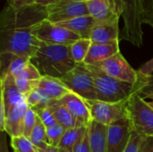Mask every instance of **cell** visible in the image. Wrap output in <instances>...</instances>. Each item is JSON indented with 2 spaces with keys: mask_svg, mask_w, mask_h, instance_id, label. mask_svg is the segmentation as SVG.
<instances>
[{
  "mask_svg": "<svg viewBox=\"0 0 153 152\" xmlns=\"http://www.w3.org/2000/svg\"><path fill=\"white\" fill-rule=\"evenodd\" d=\"M30 140L37 149L44 150L51 146L47 135V128L39 118L38 119L37 124L30 133Z\"/></svg>",
  "mask_w": 153,
  "mask_h": 152,
  "instance_id": "obj_24",
  "label": "cell"
},
{
  "mask_svg": "<svg viewBox=\"0 0 153 152\" xmlns=\"http://www.w3.org/2000/svg\"><path fill=\"white\" fill-rule=\"evenodd\" d=\"M42 76L60 79L78 64L74 60L70 46L40 43L37 52L30 58Z\"/></svg>",
  "mask_w": 153,
  "mask_h": 152,
  "instance_id": "obj_2",
  "label": "cell"
},
{
  "mask_svg": "<svg viewBox=\"0 0 153 152\" xmlns=\"http://www.w3.org/2000/svg\"><path fill=\"white\" fill-rule=\"evenodd\" d=\"M59 0H36V4H39L41 6H44V7H48L49 5L55 4Z\"/></svg>",
  "mask_w": 153,
  "mask_h": 152,
  "instance_id": "obj_41",
  "label": "cell"
},
{
  "mask_svg": "<svg viewBox=\"0 0 153 152\" xmlns=\"http://www.w3.org/2000/svg\"><path fill=\"white\" fill-rule=\"evenodd\" d=\"M92 42L90 39H80L70 46L72 56L76 64H82L88 55Z\"/></svg>",
  "mask_w": 153,
  "mask_h": 152,
  "instance_id": "obj_25",
  "label": "cell"
},
{
  "mask_svg": "<svg viewBox=\"0 0 153 152\" xmlns=\"http://www.w3.org/2000/svg\"><path fill=\"white\" fill-rule=\"evenodd\" d=\"M138 72L143 76H149L153 74V57L143 64L138 69Z\"/></svg>",
  "mask_w": 153,
  "mask_h": 152,
  "instance_id": "obj_37",
  "label": "cell"
},
{
  "mask_svg": "<svg viewBox=\"0 0 153 152\" xmlns=\"http://www.w3.org/2000/svg\"><path fill=\"white\" fill-rule=\"evenodd\" d=\"M132 129L127 119L108 126L107 152H124L130 140Z\"/></svg>",
  "mask_w": 153,
  "mask_h": 152,
  "instance_id": "obj_11",
  "label": "cell"
},
{
  "mask_svg": "<svg viewBox=\"0 0 153 152\" xmlns=\"http://www.w3.org/2000/svg\"><path fill=\"white\" fill-rule=\"evenodd\" d=\"M59 151L60 152H70V151H66V150H64V149H59Z\"/></svg>",
  "mask_w": 153,
  "mask_h": 152,
  "instance_id": "obj_45",
  "label": "cell"
},
{
  "mask_svg": "<svg viewBox=\"0 0 153 152\" xmlns=\"http://www.w3.org/2000/svg\"><path fill=\"white\" fill-rule=\"evenodd\" d=\"M108 126L92 121L90 125V143L91 152H107Z\"/></svg>",
  "mask_w": 153,
  "mask_h": 152,
  "instance_id": "obj_21",
  "label": "cell"
},
{
  "mask_svg": "<svg viewBox=\"0 0 153 152\" xmlns=\"http://www.w3.org/2000/svg\"><path fill=\"white\" fill-rule=\"evenodd\" d=\"M1 137H0V152H9L8 146H7V133L5 132H0Z\"/></svg>",
  "mask_w": 153,
  "mask_h": 152,
  "instance_id": "obj_39",
  "label": "cell"
},
{
  "mask_svg": "<svg viewBox=\"0 0 153 152\" xmlns=\"http://www.w3.org/2000/svg\"><path fill=\"white\" fill-rule=\"evenodd\" d=\"M13 152H14V151H13Z\"/></svg>",
  "mask_w": 153,
  "mask_h": 152,
  "instance_id": "obj_46",
  "label": "cell"
},
{
  "mask_svg": "<svg viewBox=\"0 0 153 152\" xmlns=\"http://www.w3.org/2000/svg\"><path fill=\"white\" fill-rule=\"evenodd\" d=\"M34 4H36V0H9L8 3V4L15 8H20L26 5H31Z\"/></svg>",
  "mask_w": 153,
  "mask_h": 152,
  "instance_id": "obj_38",
  "label": "cell"
},
{
  "mask_svg": "<svg viewBox=\"0 0 153 152\" xmlns=\"http://www.w3.org/2000/svg\"><path fill=\"white\" fill-rule=\"evenodd\" d=\"M10 143L14 152H37L30 138L23 135L12 137L10 139Z\"/></svg>",
  "mask_w": 153,
  "mask_h": 152,
  "instance_id": "obj_26",
  "label": "cell"
},
{
  "mask_svg": "<svg viewBox=\"0 0 153 152\" xmlns=\"http://www.w3.org/2000/svg\"><path fill=\"white\" fill-rule=\"evenodd\" d=\"M33 110L37 113L39 118L41 120V122L46 126V128H49V127L57 124L53 112L48 108V105L47 107L40 108L38 109H33Z\"/></svg>",
  "mask_w": 153,
  "mask_h": 152,
  "instance_id": "obj_31",
  "label": "cell"
},
{
  "mask_svg": "<svg viewBox=\"0 0 153 152\" xmlns=\"http://www.w3.org/2000/svg\"><path fill=\"white\" fill-rule=\"evenodd\" d=\"M74 1H78V2H83V3H87L89 1H91V0H74Z\"/></svg>",
  "mask_w": 153,
  "mask_h": 152,
  "instance_id": "obj_44",
  "label": "cell"
},
{
  "mask_svg": "<svg viewBox=\"0 0 153 152\" xmlns=\"http://www.w3.org/2000/svg\"><path fill=\"white\" fill-rule=\"evenodd\" d=\"M0 100L4 104L6 117L13 108L26 102L25 96L19 90L15 78L12 74L8 73L0 79Z\"/></svg>",
  "mask_w": 153,
  "mask_h": 152,
  "instance_id": "obj_13",
  "label": "cell"
},
{
  "mask_svg": "<svg viewBox=\"0 0 153 152\" xmlns=\"http://www.w3.org/2000/svg\"><path fill=\"white\" fill-rule=\"evenodd\" d=\"M90 71L97 92V100L117 103L126 101L136 93V84L113 78L94 65H85Z\"/></svg>",
  "mask_w": 153,
  "mask_h": 152,
  "instance_id": "obj_3",
  "label": "cell"
},
{
  "mask_svg": "<svg viewBox=\"0 0 153 152\" xmlns=\"http://www.w3.org/2000/svg\"><path fill=\"white\" fill-rule=\"evenodd\" d=\"M59 80L71 92L77 94L83 99H98L92 76L85 64H78Z\"/></svg>",
  "mask_w": 153,
  "mask_h": 152,
  "instance_id": "obj_6",
  "label": "cell"
},
{
  "mask_svg": "<svg viewBox=\"0 0 153 152\" xmlns=\"http://www.w3.org/2000/svg\"><path fill=\"white\" fill-rule=\"evenodd\" d=\"M119 52V40L103 44L92 43L83 64L97 65Z\"/></svg>",
  "mask_w": 153,
  "mask_h": 152,
  "instance_id": "obj_17",
  "label": "cell"
},
{
  "mask_svg": "<svg viewBox=\"0 0 153 152\" xmlns=\"http://www.w3.org/2000/svg\"><path fill=\"white\" fill-rule=\"evenodd\" d=\"M90 109L92 120L104 125H110L121 120L127 119L126 101L117 103L100 100H85Z\"/></svg>",
  "mask_w": 153,
  "mask_h": 152,
  "instance_id": "obj_7",
  "label": "cell"
},
{
  "mask_svg": "<svg viewBox=\"0 0 153 152\" xmlns=\"http://www.w3.org/2000/svg\"><path fill=\"white\" fill-rule=\"evenodd\" d=\"M94 65L109 76L126 82L135 84L140 78L138 70H134L130 65L121 52Z\"/></svg>",
  "mask_w": 153,
  "mask_h": 152,
  "instance_id": "obj_9",
  "label": "cell"
},
{
  "mask_svg": "<svg viewBox=\"0 0 153 152\" xmlns=\"http://www.w3.org/2000/svg\"><path fill=\"white\" fill-rule=\"evenodd\" d=\"M36 151L37 152H60L59 149L57 147H54V146H49L47 149L44 150H40V149H37L36 148Z\"/></svg>",
  "mask_w": 153,
  "mask_h": 152,
  "instance_id": "obj_42",
  "label": "cell"
},
{
  "mask_svg": "<svg viewBox=\"0 0 153 152\" xmlns=\"http://www.w3.org/2000/svg\"><path fill=\"white\" fill-rule=\"evenodd\" d=\"M73 152H91L90 143V126L88 127L86 133L81 141L75 145Z\"/></svg>",
  "mask_w": 153,
  "mask_h": 152,
  "instance_id": "obj_36",
  "label": "cell"
},
{
  "mask_svg": "<svg viewBox=\"0 0 153 152\" xmlns=\"http://www.w3.org/2000/svg\"><path fill=\"white\" fill-rule=\"evenodd\" d=\"M114 1L124 21V27L120 32V40H126L134 46L142 47L143 43V0Z\"/></svg>",
  "mask_w": 153,
  "mask_h": 152,
  "instance_id": "obj_4",
  "label": "cell"
},
{
  "mask_svg": "<svg viewBox=\"0 0 153 152\" xmlns=\"http://www.w3.org/2000/svg\"><path fill=\"white\" fill-rule=\"evenodd\" d=\"M48 19L47 7L34 4L20 8L7 4L0 14V52H10L30 60L39 49L34 32Z\"/></svg>",
  "mask_w": 153,
  "mask_h": 152,
  "instance_id": "obj_1",
  "label": "cell"
},
{
  "mask_svg": "<svg viewBox=\"0 0 153 152\" xmlns=\"http://www.w3.org/2000/svg\"><path fill=\"white\" fill-rule=\"evenodd\" d=\"M126 110L132 132L146 138L153 137V108L149 102L134 93L127 100Z\"/></svg>",
  "mask_w": 153,
  "mask_h": 152,
  "instance_id": "obj_5",
  "label": "cell"
},
{
  "mask_svg": "<svg viewBox=\"0 0 153 152\" xmlns=\"http://www.w3.org/2000/svg\"><path fill=\"white\" fill-rule=\"evenodd\" d=\"M38 119H39V116L37 113L31 108L29 107V108L26 111L24 122H23V136L30 138V133L32 130L34 129Z\"/></svg>",
  "mask_w": 153,
  "mask_h": 152,
  "instance_id": "obj_28",
  "label": "cell"
},
{
  "mask_svg": "<svg viewBox=\"0 0 153 152\" xmlns=\"http://www.w3.org/2000/svg\"><path fill=\"white\" fill-rule=\"evenodd\" d=\"M147 138L134 132H132L130 140L124 152H141L142 147Z\"/></svg>",
  "mask_w": 153,
  "mask_h": 152,
  "instance_id": "obj_33",
  "label": "cell"
},
{
  "mask_svg": "<svg viewBox=\"0 0 153 152\" xmlns=\"http://www.w3.org/2000/svg\"><path fill=\"white\" fill-rule=\"evenodd\" d=\"M143 22L153 29V0H143Z\"/></svg>",
  "mask_w": 153,
  "mask_h": 152,
  "instance_id": "obj_35",
  "label": "cell"
},
{
  "mask_svg": "<svg viewBox=\"0 0 153 152\" xmlns=\"http://www.w3.org/2000/svg\"><path fill=\"white\" fill-rule=\"evenodd\" d=\"M38 91L48 100H60L71 91L60 82L59 79L42 76L39 80Z\"/></svg>",
  "mask_w": 153,
  "mask_h": 152,
  "instance_id": "obj_18",
  "label": "cell"
},
{
  "mask_svg": "<svg viewBox=\"0 0 153 152\" xmlns=\"http://www.w3.org/2000/svg\"><path fill=\"white\" fill-rule=\"evenodd\" d=\"M50 100L44 98L36 89L32 92H30L27 97H26V102L30 108L32 109H38L40 108L47 107L48 105Z\"/></svg>",
  "mask_w": 153,
  "mask_h": 152,
  "instance_id": "obj_29",
  "label": "cell"
},
{
  "mask_svg": "<svg viewBox=\"0 0 153 152\" xmlns=\"http://www.w3.org/2000/svg\"><path fill=\"white\" fill-rule=\"evenodd\" d=\"M48 108L53 112L57 124L62 125L65 130L77 126L75 119L72 116L66 108L59 100L49 101Z\"/></svg>",
  "mask_w": 153,
  "mask_h": 152,
  "instance_id": "obj_22",
  "label": "cell"
},
{
  "mask_svg": "<svg viewBox=\"0 0 153 152\" xmlns=\"http://www.w3.org/2000/svg\"><path fill=\"white\" fill-rule=\"evenodd\" d=\"M16 78H22L27 80H40L42 78V75L36 68V66L31 62H30L23 68V70L21 72L19 76Z\"/></svg>",
  "mask_w": 153,
  "mask_h": 152,
  "instance_id": "obj_34",
  "label": "cell"
},
{
  "mask_svg": "<svg viewBox=\"0 0 153 152\" xmlns=\"http://www.w3.org/2000/svg\"><path fill=\"white\" fill-rule=\"evenodd\" d=\"M65 131L66 130L62 125H60L58 124H56L49 128H47V135H48L50 145L58 148L59 142H60L64 133H65Z\"/></svg>",
  "mask_w": 153,
  "mask_h": 152,
  "instance_id": "obj_30",
  "label": "cell"
},
{
  "mask_svg": "<svg viewBox=\"0 0 153 152\" xmlns=\"http://www.w3.org/2000/svg\"><path fill=\"white\" fill-rule=\"evenodd\" d=\"M88 127L76 126V127H74L71 129H67L59 142L58 149H64L68 151L73 152L74 148L83 137Z\"/></svg>",
  "mask_w": 153,
  "mask_h": 152,
  "instance_id": "obj_23",
  "label": "cell"
},
{
  "mask_svg": "<svg viewBox=\"0 0 153 152\" xmlns=\"http://www.w3.org/2000/svg\"><path fill=\"white\" fill-rule=\"evenodd\" d=\"M29 106L27 102L13 108L7 115L5 122V133L12 137L23 135V122Z\"/></svg>",
  "mask_w": 153,
  "mask_h": 152,
  "instance_id": "obj_20",
  "label": "cell"
},
{
  "mask_svg": "<svg viewBox=\"0 0 153 152\" xmlns=\"http://www.w3.org/2000/svg\"><path fill=\"white\" fill-rule=\"evenodd\" d=\"M144 99H152V101L151 102H149V104H150V106L152 107L153 108V94H148V95H145V96H143V97Z\"/></svg>",
  "mask_w": 153,
  "mask_h": 152,
  "instance_id": "obj_43",
  "label": "cell"
},
{
  "mask_svg": "<svg viewBox=\"0 0 153 152\" xmlns=\"http://www.w3.org/2000/svg\"><path fill=\"white\" fill-rule=\"evenodd\" d=\"M48 20L52 23H59L79 16L89 14L87 4L74 0H59L47 7Z\"/></svg>",
  "mask_w": 153,
  "mask_h": 152,
  "instance_id": "obj_10",
  "label": "cell"
},
{
  "mask_svg": "<svg viewBox=\"0 0 153 152\" xmlns=\"http://www.w3.org/2000/svg\"><path fill=\"white\" fill-rule=\"evenodd\" d=\"M118 22L119 20L101 22L96 25L90 34V39L91 42L96 44H103L117 40L120 41Z\"/></svg>",
  "mask_w": 153,
  "mask_h": 152,
  "instance_id": "obj_15",
  "label": "cell"
},
{
  "mask_svg": "<svg viewBox=\"0 0 153 152\" xmlns=\"http://www.w3.org/2000/svg\"><path fill=\"white\" fill-rule=\"evenodd\" d=\"M86 4L89 14L100 22H108L121 18L114 0H91Z\"/></svg>",
  "mask_w": 153,
  "mask_h": 152,
  "instance_id": "obj_14",
  "label": "cell"
},
{
  "mask_svg": "<svg viewBox=\"0 0 153 152\" xmlns=\"http://www.w3.org/2000/svg\"><path fill=\"white\" fill-rule=\"evenodd\" d=\"M30 60L10 52H0V79L6 74H12L14 78L18 77L23 68Z\"/></svg>",
  "mask_w": 153,
  "mask_h": 152,
  "instance_id": "obj_16",
  "label": "cell"
},
{
  "mask_svg": "<svg viewBox=\"0 0 153 152\" xmlns=\"http://www.w3.org/2000/svg\"><path fill=\"white\" fill-rule=\"evenodd\" d=\"M75 119L77 126H90L92 120L85 99L75 93L70 92L59 100Z\"/></svg>",
  "mask_w": 153,
  "mask_h": 152,
  "instance_id": "obj_12",
  "label": "cell"
},
{
  "mask_svg": "<svg viewBox=\"0 0 153 152\" xmlns=\"http://www.w3.org/2000/svg\"><path fill=\"white\" fill-rule=\"evenodd\" d=\"M141 152H153V137H149L145 140Z\"/></svg>",
  "mask_w": 153,
  "mask_h": 152,
  "instance_id": "obj_40",
  "label": "cell"
},
{
  "mask_svg": "<svg viewBox=\"0 0 153 152\" xmlns=\"http://www.w3.org/2000/svg\"><path fill=\"white\" fill-rule=\"evenodd\" d=\"M136 84V93L143 97L148 94H153V74L143 76L140 74L139 81Z\"/></svg>",
  "mask_w": 153,
  "mask_h": 152,
  "instance_id": "obj_27",
  "label": "cell"
},
{
  "mask_svg": "<svg viewBox=\"0 0 153 152\" xmlns=\"http://www.w3.org/2000/svg\"><path fill=\"white\" fill-rule=\"evenodd\" d=\"M34 34L41 42L63 46H72L75 41L82 39L78 34L56 23H52L48 19L37 26Z\"/></svg>",
  "mask_w": 153,
  "mask_h": 152,
  "instance_id": "obj_8",
  "label": "cell"
},
{
  "mask_svg": "<svg viewBox=\"0 0 153 152\" xmlns=\"http://www.w3.org/2000/svg\"><path fill=\"white\" fill-rule=\"evenodd\" d=\"M16 85L22 95L25 98L33 90H35L39 83V80H27L22 78H15Z\"/></svg>",
  "mask_w": 153,
  "mask_h": 152,
  "instance_id": "obj_32",
  "label": "cell"
},
{
  "mask_svg": "<svg viewBox=\"0 0 153 152\" xmlns=\"http://www.w3.org/2000/svg\"><path fill=\"white\" fill-rule=\"evenodd\" d=\"M100 22H101L98 21L91 15L86 14L56 24L78 34L82 39H90V34L92 29Z\"/></svg>",
  "mask_w": 153,
  "mask_h": 152,
  "instance_id": "obj_19",
  "label": "cell"
}]
</instances>
